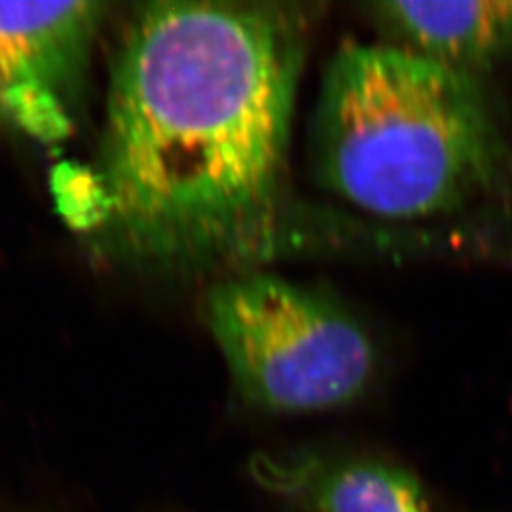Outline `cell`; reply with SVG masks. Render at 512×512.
<instances>
[{"instance_id": "1", "label": "cell", "mask_w": 512, "mask_h": 512, "mask_svg": "<svg viewBox=\"0 0 512 512\" xmlns=\"http://www.w3.org/2000/svg\"><path fill=\"white\" fill-rule=\"evenodd\" d=\"M304 54L298 6H143L110 76L88 226L120 255L171 268H236L285 251Z\"/></svg>"}, {"instance_id": "2", "label": "cell", "mask_w": 512, "mask_h": 512, "mask_svg": "<svg viewBox=\"0 0 512 512\" xmlns=\"http://www.w3.org/2000/svg\"><path fill=\"white\" fill-rule=\"evenodd\" d=\"M310 156L327 194L393 224L458 219L512 188L511 137L484 82L387 42L332 55Z\"/></svg>"}, {"instance_id": "3", "label": "cell", "mask_w": 512, "mask_h": 512, "mask_svg": "<svg viewBox=\"0 0 512 512\" xmlns=\"http://www.w3.org/2000/svg\"><path fill=\"white\" fill-rule=\"evenodd\" d=\"M205 321L241 399L266 412L348 406L378 368L374 340L353 313L279 275L222 279L207 294Z\"/></svg>"}, {"instance_id": "4", "label": "cell", "mask_w": 512, "mask_h": 512, "mask_svg": "<svg viewBox=\"0 0 512 512\" xmlns=\"http://www.w3.org/2000/svg\"><path fill=\"white\" fill-rule=\"evenodd\" d=\"M101 2H0V122L44 145L73 133Z\"/></svg>"}, {"instance_id": "5", "label": "cell", "mask_w": 512, "mask_h": 512, "mask_svg": "<svg viewBox=\"0 0 512 512\" xmlns=\"http://www.w3.org/2000/svg\"><path fill=\"white\" fill-rule=\"evenodd\" d=\"M385 42L484 82L512 67V0L372 2Z\"/></svg>"}, {"instance_id": "6", "label": "cell", "mask_w": 512, "mask_h": 512, "mask_svg": "<svg viewBox=\"0 0 512 512\" xmlns=\"http://www.w3.org/2000/svg\"><path fill=\"white\" fill-rule=\"evenodd\" d=\"M249 473L294 512H431L420 480L382 459L262 454Z\"/></svg>"}]
</instances>
